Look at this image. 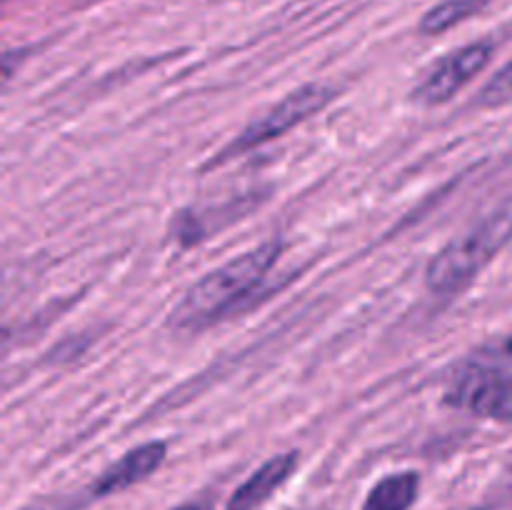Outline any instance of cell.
<instances>
[{
    "label": "cell",
    "mask_w": 512,
    "mask_h": 510,
    "mask_svg": "<svg viewBox=\"0 0 512 510\" xmlns=\"http://www.w3.org/2000/svg\"><path fill=\"white\" fill-rule=\"evenodd\" d=\"M335 95H338V90H335L333 85L323 83H310L293 90V93L285 95L278 105H273L268 113H263L258 120H253L233 143L225 145L210 165L228 163V160L238 158V155L248 153V150L258 148V145H265L270 143V140L280 138V135H285L288 130H293L295 125L305 123V120L313 118L315 113L328 108L335 100Z\"/></svg>",
    "instance_id": "3"
},
{
    "label": "cell",
    "mask_w": 512,
    "mask_h": 510,
    "mask_svg": "<svg viewBox=\"0 0 512 510\" xmlns=\"http://www.w3.org/2000/svg\"><path fill=\"white\" fill-rule=\"evenodd\" d=\"M165 453H168V445L163 440H150V443L135 445L133 450L123 455L120 460H115L103 475L93 483L90 495L93 498H105V495H113L118 490L130 488V485L140 483V480L150 478L155 470L163 465Z\"/></svg>",
    "instance_id": "6"
},
{
    "label": "cell",
    "mask_w": 512,
    "mask_h": 510,
    "mask_svg": "<svg viewBox=\"0 0 512 510\" xmlns=\"http://www.w3.org/2000/svg\"><path fill=\"white\" fill-rule=\"evenodd\" d=\"M173 510H200L198 505H180V508H173Z\"/></svg>",
    "instance_id": "13"
},
{
    "label": "cell",
    "mask_w": 512,
    "mask_h": 510,
    "mask_svg": "<svg viewBox=\"0 0 512 510\" xmlns=\"http://www.w3.org/2000/svg\"><path fill=\"white\" fill-rule=\"evenodd\" d=\"M500 353H503L505 358H512V338H508V340H505L503 345H500V348H498V355H500Z\"/></svg>",
    "instance_id": "12"
},
{
    "label": "cell",
    "mask_w": 512,
    "mask_h": 510,
    "mask_svg": "<svg viewBox=\"0 0 512 510\" xmlns=\"http://www.w3.org/2000/svg\"><path fill=\"white\" fill-rule=\"evenodd\" d=\"M488 0H443L435 8H430L428 13L420 20V33L423 35H440L445 30L455 28L463 20L473 18Z\"/></svg>",
    "instance_id": "9"
},
{
    "label": "cell",
    "mask_w": 512,
    "mask_h": 510,
    "mask_svg": "<svg viewBox=\"0 0 512 510\" xmlns=\"http://www.w3.org/2000/svg\"><path fill=\"white\" fill-rule=\"evenodd\" d=\"M445 403L480 418L512 420V375L495 370H470L445 393Z\"/></svg>",
    "instance_id": "5"
},
{
    "label": "cell",
    "mask_w": 512,
    "mask_h": 510,
    "mask_svg": "<svg viewBox=\"0 0 512 510\" xmlns=\"http://www.w3.org/2000/svg\"><path fill=\"white\" fill-rule=\"evenodd\" d=\"M512 240V198L503 200L475 228L445 245L428 265V288L435 295H450L473 283L480 270Z\"/></svg>",
    "instance_id": "2"
},
{
    "label": "cell",
    "mask_w": 512,
    "mask_h": 510,
    "mask_svg": "<svg viewBox=\"0 0 512 510\" xmlns=\"http://www.w3.org/2000/svg\"><path fill=\"white\" fill-rule=\"evenodd\" d=\"M280 250H283L280 240H268V243H260L245 253L235 255L233 260L205 275L173 308L168 320L170 328H205L220 315L228 313L273 270V265L280 258Z\"/></svg>",
    "instance_id": "1"
},
{
    "label": "cell",
    "mask_w": 512,
    "mask_h": 510,
    "mask_svg": "<svg viewBox=\"0 0 512 510\" xmlns=\"http://www.w3.org/2000/svg\"><path fill=\"white\" fill-rule=\"evenodd\" d=\"M298 468V453H280L265 460L228 500V510H255L280 488L288 483L290 475Z\"/></svg>",
    "instance_id": "7"
},
{
    "label": "cell",
    "mask_w": 512,
    "mask_h": 510,
    "mask_svg": "<svg viewBox=\"0 0 512 510\" xmlns=\"http://www.w3.org/2000/svg\"><path fill=\"white\" fill-rule=\"evenodd\" d=\"M490 55H493V43H488V40L453 50L425 73V78L415 85L413 98L425 105L448 103L460 88H465L490 63Z\"/></svg>",
    "instance_id": "4"
},
{
    "label": "cell",
    "mask_w": 512,
    "mask_h": 510,
    "mask_svg": "<svg viewBox=\"0 0 512 510\" xmlns=\"http://www.w3.org/2000/svg\"><path fill=\"white\" fill-rule=\"evenodd\" d=\"M418 490V473H413V470H408V473H393L373 485V490L365 498L363 510H410L415 500H418Z\"/></svg>",
    "instance_id": "8"
},
{
    "label": "cell",
    "mask_w": 512,
    "mask_h": 510,
    "mask_svg": "<svg viewBox=\"0 0 512 510\" xmlns=\"http://www.w3.org/2000/svg\"><path fill=\"white\" fill-rule=\"evenodd\" d=\"M78 508V500L70 498H48V500H38V503H30L20 510H75Z\"/></svg>",
    "instance_id": "11"
},
{
    "label": "cell",
    "mask_w": 512,
    "mask_h": 510,
    "mask_svg": "<svg viewBox=\"0 0 512 510\" xmlns=\"http://www.w3.org/2000/svg\"><path fill=\"white\" fill-rule=\"evenodd\" d=\"M512 98V60L505 63L493 78L488 80L483 90H480V103L493 108V105H503Z\"/></svg>",
    "instance_id": "10"
}]
</instances>
